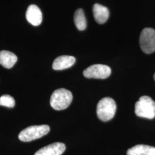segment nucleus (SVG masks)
<instances>
[{
  "instance_id": "1",
  "label": "nucleus",
  "mask_w": 155,
  "mask_h": 155,
  "mask_svg": "<svg viewBox=\"0 0 155 155\" xmlns=\"http://www.w3.org/2000/svg\"><path fill=\"white\" fill-rule=\"evenodd\" d=\"M72 101V94L67 89L61 88L54 91L50 99V105L56 110H61L67 108Z\"/></svg>"
},
{
  "instance_id": "2",
  "label": "nucleus",
  "mask_w": 155,
  "mask_h": 155,
  "mask_svg": "<svg viewBox=\"0 0 155 155\" xmlns=\"http://www.w3.org/2000/svg\"><path fill=\"white\" fill-rule=\"evenodd\" d=\"M137 116L153 119L155 117V102L148 96H142L135 104Z\"/></svg>"
},
{
  "instance_id": "3",
  "label": "nucleus",
  "mask_w": 155,
  "mask_h": 155,
  "mask_svg": "<svg viewBox=\"0 0 155 155\" xmlns=\"http://www.w3.org/2000/svg\"><path fill=\"white\" fill-rule=\"evenodd\" d=\"M116 104L110 97H105L100 100L97 106V114L100 120L108 121L111 120L116 114Z\"/></svg>"
},
{
  "instance_id": "4",
  "label": "nucleus",
  "mask_w": 155,
  "mask_h": 155,
  "mask_svg": "<svg viewBox=\"0 0 155 155\" xmlns=\"http://www.w3.org/2000/svg\"><path fill=\"white\" fill-rule=\"evenodd\" d=\"M50 127L47 125H34L22 130L18 134V139L23 142H29L43 137L50 132Z\"/></svg>"
},
{
  "instance_id": "5",
  "label": "nucleus",
  "mask_w": 155,
  "mask_h": 155,
  "mask_svg": "<svg viewBox=\"0 0 155 155\" xmlns=\"http://www.w3.org/2000/svg\"><path fill=\"white\" fill-rule=\"evenodd\" d=\"M140 45L142 51L148 54L155 51V31L151 28H144L140 37Z\"/></svg>"
},
{
  "instance_id": "6",
  "label": "nucleus",
  "mask_w": 155,
  "mask_h": 155,
  "mask_svg": "<svg viewBox=\"0 0 155 155\" xmlns=\"http://www.w3.org/2000/svg\"><path fill=\"white\" fill-rule=\"evenodd\" d=\"M111 70L110 67L104 64H95L91 65L83 71L84 77L87 78L106 79L110 75Z\"/></svg>"
},
{
  "instance_id": "7",
  "label": "nucleus",
  "mask_w": 155,
  "mask_h": 155,
  "mask_svg": "<svg viewBox=\"0 0 155 155\" xmlns=\"http://www.w3.org/2000/svg\"><path fill=\"white\" fill-rule=\"evenodd\" d=\"M66 150V145L61 143L50 144L38 150L34 155H61Z\"/></svg>"
},
{
  "instance_id": "8",
  "label": "nucleus",
  "mask_w": 155,
  "mask_h": 155,
  "mask_svg": "<svg viewBox=\"0 0 155 155\" xmlns=\"http://www.w3.org/2000/svg\"><path fill=\"white\" fill-rule=\"evenodd\" d=\"M26 18L33 26H39L42 22V13L38 6L31 5L26 12Z\"/></svg>"
},
{
  "instance_id": "9",
  "label": "nucleus",
  "mask_w": 155,
  "mask_h": 155,
  "mask_svg": "<svg viewBox=\"0 0 155 155\" xmlns=\"http://www.w3.org/2000/svg\"><path fill=\"white\" fill-rule=\"evenodd\" d=\"M75 62V58L72 56H60L56 58L52 64L55 70H63L72 66Z\"/></svg>"
},
{
  "instance_id": "10",
  "label": "nucleus",
  "mask_w": 155,
  "mask_h": 155,
  "mask_svg": "<svg viewBox=\"0 0 155 155\" xmlns=\"http://www.w3.org/2000/svg\"><path fill=\"white\" fill-rule=\"evenodd\" d=\"M93 12L95 20L98 24H104L109 16L108 9L99 4H95L93 7Z\"/></svg>"
},
{
  "instance_id": "11",
  "label": "nucleus",
  "mask_w": 155,
  "mask_h": 155,
  "mask_svg": "<svg viewBox=\"0 0 155 155\" xmlns=\"http://www.w3.org/2000/svg\"><path fill=\"white\" fill-rule=\"evenodd\" d=\"M17 61V56L10 51H0V64L6 68H11Z\"/></svg>"
},
{
  "instance_id": "12",
  "label": "nucleus",
  "mask_w": 155,
  "mask_h": 155,
  "mask_svg": "<svg viewBox=\"0 0 155 155\" xmlns=\"http://www.w3.org/2000/svg\"><path fill=\"white\" fill-rule=\"evenodd\" d=\"M127 155H155V147L147 145H137L129 149Z\"/></svg>"
},
{
  "instance_id": "13",
  "label": "nucleus",
  "mask_w": 155,
  "mask_h": 155,
  "mask_svg": "<svg viewBox=\"0 0 155 155\" xmlns=\"http://www.w3.org/2000/svg\"><path fill=\"white\" fill-rule=\"evenodd\" d=\"M74 20L78 30L83 31L87 27V21L82 9H78L75 11Z\"/></svg>"
},
{
  "instance_id": "14",
  "label": "nucleus",
  "mask_w": 155,
  "mask_h": 155,
  "mask_svg": "<svg viewBox=\"0 0 155 155\" xmlns=\"http://www.w3.org/2000/svg\"><path fill=\"white\" fill-rule=\"evenodd\" d=\"M15 105V101L9 95H4L0 97V106H6L8 107H13Z\"/></svg>"
},
{
  "instance_id": "15",
  "label": "nucleus",
  "mask_w": 155,
  "mask_h": 155,
  "mask_svg": "<svg viewBox=\"0 0 155 155\" xmlns=\"http://www.w3.org/2000/svg\"><path fill=\"white\" fill-rule=\"evenodd\" d=\"M154 77V79L155 80V74H154V77Z\"/></svg>"
}]
</instances>
